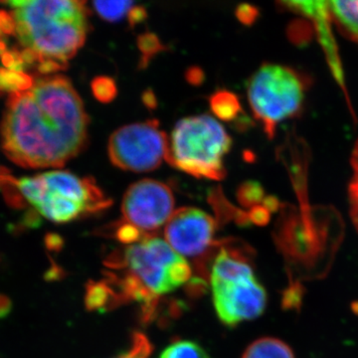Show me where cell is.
Listing matches in <instances>:
<instances>
[{
    "instance_id": "cell-1",
    "label": "cell",
    "mask_w": 358,
    "mask_h": 358,
    "mask_svg": "<svg viewBox=\"0 0 358 358\" xmlns=\"http://www.w3.org/2000/svg\"><path fill=\"white\" fill-rule=\"evenodd\" d=\"M89 117L69 78H36L31 89L9 94L0 122L4 154L24 169L62 167L88 143Z\"/></svg>"
},
{
    "instance_id": "cell-2",
    "label": "cell",
    "mask_w": 358,
    "mask_h": 358,
    "mask_svg": "<svg viewBox=\"0 0 358 358\" xmlns=\"http://www.w3.org/2000/svg\"><path fill=\"white\" fill-rule=\"evenodd\" d=\"M1 3L13 10L16 36L23 48L33 49L40 58L68 65L88 36L90 10L85 1L13 0Z\"/></svg>"
},
{
    "instance_id": "cell-3",
    "label": "cell",
    "mask_w": 358,
    "mask_h": 358,
    "mask_svg": "<svg viewBox=\"0 0 358 358\" xmlns=\"http://www.w3.org/2000/svg\"><path fill=\"white\" fill-rule=\"evenodd\" d=\"M117 265L127 271L122 288L128 296L140 301L171 293L189 281L192 275L187 260L157 236L129 244Z\"/></svg>"
},
{
    "instance_id": "cell-4",
    "label": "cell",
    "mask_w": 358,
    "mask_h": 358,
    "mask_svg": "<svg viewBox=\"0 0 358 358\" xmlns=\"http://www.w3.org/2000/svg\"><path fill=\"white\" fill-rule=\"evenodd\" d=\"M232 147L222 124L209 115H192L176 122L171 138L166 160L183 173L197 178L222 180L224 159Z\"/></svg>"
},
{
    "instance_id": "cell-5",
    "label": "cell",
    "mask_w": 358,
    "mask_h": 358,
    "mask_svg": "<svg viewBox=\"0 0 358 358\" xmlns=\"http://www.w3.org/2000/svg\"><path fill=\"white\" fill-rule=\"evenodd\" d=\"M210 285L216 315L225 326L257 319L265 310V289L240 254L221 249L212 264Z\"/></svg>"
},
{
    "instance_id": "cell-6",
    "label": "cell",
    "mask_w": 358,
    "mask_h": 358,
    "mask_svg": "<svg viewBox=\"0 0 358 358\" xmlns=\"http://www.w3.org/2000/svg\"><path fill=\"white\" fill-rule=\"evenodd\" d=\"M305 92V80L287 66L268 63L252 75L247 84L250 108L268 138H274L278 124L300 112Z\"/></svg>"
},
{
    "instance_id": "cell-7",
    "label": "cell",
    "mask_w": 358,
    "mask_h": 358,
    "mask_svg": "<svg viewBox=\"0 0 358 358\" xmlns=\"http://www.w3.org/2000/svg\"><path fill=\"white\" fill-rule=\"evenodd\" d=\"M169 138L157 120L134 122L110 136L108 155L113 166L133 173H150L166 159Z\"/></svg>"
},
{
    "instance_id": "cell-8",
    "label": "cell",
    "mask_w": 358,
    "mask_h": 358,
    "mask_svg": "<svg viewBox=\"0 0 358 358\" xmlns=\"http://www.w3.org/2000/svg\"><path fill=\"white\" fill-rule=\"evenodd\" d=\"M174 196L169 185L155 179H141L131 185L122 202V223L143 237L152 236L173 215Z\"/></svg>"
},
{
    "instance_id": "cell-9",
    "label": "cell",
    "mask_w": 358,
    "mask_h": 358,
    "mask_svg": "<svg viewBox=\"0 0 358 358\" xmlns=\"http://www.w3.org/2000/svg\"><path fill=\"white\" fill-rule=\"evenodd\" d=\"M215 219L195 207L176 209L164 226V240L183 258H196L214 245Z\"/></svg>"
},
{
    "instance_id": "cell-10",
    "label": "cell",
    "mask_w": 358,
    "mask_h": 358,
    "mask_svg": "<svg viewBox=\"0 0 358 358\" xmlns=\"http://www.w3.org/2000/svg\"><path fill=\"white\" fill-rule=\"evenodd\" d=\"M327 6L339 31L358 44V1H329Z\"/></svg>"
},
{
    "instance_id": "cell-11",
    "label": "cell",
    "mask_w": 358,
    "mask_h": 358,
    "mask_svg": "<svg viewBox=\"0 0 358 358\" xmlns=\"http://www.w3.org/2000/svg\"><path fill=\"white\" fill-rule=\"evenodd\" d=\"M242 358H294V355L284 341L274 338H263L250 345Z\"/></svg>"
},
{
    "instance_id": "cell-12",
    "label": "cell",
    "mask_w": 358,
    "mask_h": 358,
    "mask_svg": "<svg viewBox=\"0 0 358 358\" xmlns=\"http://www.w3.org/2000/svg\"><path fill=\"white\" fill-rule=\"evenodd\" d=\"M209 103L214 115L224 122L235 121L243 112L238 96L227 90H219L212 94Z\"/></svg>"
},
{
    "instance_id": "cell-13",
    "label": "cell",
    "mask_w": 358,
    "mask_h": 358,
    "mask_svg": "<svg viewBox=\"0 0 358 358\" xmlns=\"http://www.w3.org/2000/svg\"><path fill=\"white\" fill-rule=\"evenodd\" d=\"M34 78L24 72H16L0 68V95L2 93L25 92L32 88Z\"/></svg>"
},
{
    "instance_id": "cell-14",
    "label": "cell",
    "mask_w": 358,
    "mask_h": 358,
    "mask_svg": "<svg viewBox=\"0 0 358 358\" xmlns=\"http://www.w3.org/2000/svg\"><path fill=\"white\" fill-rule=\"evenodd\" d=\"M134 6V1H95L93 3L96 14L108 22H119L128 18Z\"/></svg>"
},
{
    "instance_id": "cell-15",
    "label": "cell",
    "mask_w": 358,
    "mask_h": 358,
    "mask_svg": "<svg viewBox=\"0 0 358 358\" xmlns=\"http://www.w3.org/2000/svg\"><path fill=\"white\" fill-rule=\"evenodd\" d=\"M17 187L26 201L29 202L35 208L43 197L46 190V180L43 174H38L34 178H23L17 180Z\"/></svg>"
},
{
    "instance_id": "cell-16",
    "label": "cell",
    "mask_w": 358,
    "mask_h": 358,
    "mask_svg": "<svg viewBox=\"0 0 358 358\" xmlns=\"http://www.w3.org/2000/svg\"><path fill=\"white\" fill-rule=\"evenodd\" d=\"M159 358H209L201 346L190 341H174L167 346Z\"/></svg>"
},
{
    "instance_id": "cell-17",
    "label": "cell",
    "mask_w": 358,
    "mask_h": 358,
    "mask_svg": "<svg viewBox=\"0 0 358 358\" xmlns=\"http://www.w3.org/2000/svg\"><path fill=\"white\" fill-rule=\"evenodd\" d=\"M352 176L350 179L348 195H350V217L358 231V140L355 143L350 157Z\"/></svg>"
},
{
    "instance_id": "cell-18",
    "label": "cell",
    "mask_w": 358,
    "mask_h": 358,
    "mask_svg": "<svg viewBox=\"0 0 358 358\" xmlns=\"http://www.w3.org/2000/svg\"><path fill=\"white\" fill-rule=\"evenodd\" d=\"M237 197L240 203L250 208L259 206V203L265 199L262 186L255 181H247L240 185Z\"/></svg>"
},
{
    "instance_id": "cell-19",
    "label": "cell",
    "mask_w": 358,
    "mask_h": 358,
    "mask_svg": "<svg viewBox=\"0 0 358 358\" xmlns=\"http://www.w3.org/2000/svg\"><path fill=\"white\" fill-rule=\"evenodd\" d=\"M92 92L99 102L108 103L112 102L117 94V85L114 79L107 76H99L92 81Z\"/></svg>"
},
{
    "instance_id": "cell-20",
    "label": "cell",
    "mask_w": 358,
    "mask_h": 358,
    "mask_svg": "<svg viewBox=\"0 0 358 358\" xmlns=\"http://www.w3.org/2000/svg\"><path fill=\"white\" fill-rule=\"evenodd\" d=\"M138 49L141 52V67H145L150 59L164 48L157 35L152 34V33L141 35L138 39Z\"/></svg>"
},
{
    "instance_id": "cell-21",
    "label": "cell",
    "mask_w": 358,
    "mask_h": 358,
    "mask_svg": "<svg viewBox=\"0 0 358 358\" xmlns=\"http://www.w3.org/2000/svg\"><path fill=\"white\" fill-rule=\"evenodd\" d=\"M2 65L7 68V70L23 72L26 69L23 59L21 57L20 51L16 47H13L10 51H7L0 57Z\"/></svg>"
},
{
    "instance_id": "cell-22",
    "label": "cell",
    "mask_w": 358,
    "mask_h": 358,
    "mask_svg": "<svg viewBox=\"0 0 358 358\" xmlns=\"http://www.w3.org/2000/svg\"><path fill=\"white\" fill-rule=\"evenodd\" d=\"M301 301H303V287L298 282H294L286 289L282 303L287 308H300Z\"/></svg>"
},
{
    "instance_id": "cell-23",
    "label": "cell",
    "mask_w": 358,
    "mask_h": 358,
    "mask_svg": "<svg viewBox=\"0 0 358 358\" xmlns=\"http://www.w3.org/2000/svg\"><path fill=\"white\" fill-rule=\"evenodd\" d=\"M150 350L148 341L143 336H136L131 350L117 358H147Z\"/></svg>"
},
{
    "instance_id": "cell-24",
    "label": "cell",
    "mask_w": 358,
    "mask_h": 358,
    "mask_svg": "<svg viewBox=\"0 0 358 358\" xmlns=\"http://www.w3.org/2000/svg\"><path fill=\"white\" fill-rule=\"evenodd\" d=\"M236 16L240 22L250 25L255 22L256 18L258 17V10L250 4H241L237 7Z\"/></svg>"
},
{
    "instance_id": "cell-25",
    "label": "cell",
    "mask_w": 358,
    "mask_h": 358,
    "mask_svg": "<svg viewBox=\"0 0 358 358\" xmlns=\"http://www.w3.org/2000/svg\"><path fill=\"white\" fill-rule=\"evenodd\" d=\"M67 68L68 65L47 58H40L38 65H37V70L42 75L53 74L59 71H64Z\"/></svg>"
},
{
    "instance_id": "cell-26",
    "label": "cell",
    "mask_w": 358,
    "mask_h": 358,
    "mask_svg": "<svg viewBox=\"0 0 358 358\" xmlns=\"http://www.w3.org/2000/svg\"><path fill=\"white\" fill-rule=\"evenodd\" d=\"M0 30L6 35L16 36V22L13 14L0 9Z\"/></svg>"
},
{
    "instance_id": "cell-27",
    "label": "cell",
    "mask_w": 358,
    "mask_h": 358,
    "mask_svg": "<svg viewBox=\"0 0 358 358\" xmlns=\"http://www.w3.org/2000/svg\"><path fill=\"white\" fill-rule=\"evenodd\" d=\"M271 212L265 206H256L251 208L248 213L249 220L258 225H265L270 220Z\"/></svg>"
},
{
    "instance_id": "cell-28",
    "label": "cell",
    "mask_w": 358,
    "mask_h": 358,
    "mask_svg": "<svg viewBox=\"0 0 358 358\" xmlns=\"http://www.w3.org/2000/svg\"><path fill=\"white\" fill-rule=\"evenodd\" d=\"M147 16L148 13L145 7L138 6L136 4V6H134V8L131 9V13L129 14V24L131 25V27H134V26L143 22V20L147 18Z\"/></svg>"
},
{
    "instance_id": "cell-29",
    "label": "cell",
    "mask_w": 358,
    "mask_h": 358,
    "mask_svg": "<svg viewBox=\"0 0 358 358\" xmlns=\"http://www.w3.org/2000/svg\"><path fill=\"white\" fill-rule=\"evenodd\" d=\"M20 53L26 68L32 67L35 64L38 65L40 55L36 51L33 50L31 48H23Z\"/></svg>"
},
{
    "instance_id": "cell-30",
    "label": "cell",
    "mask_w": 358,
    "mask_h": 358,
    "mask_svg": "<svg viewBox=\"0 0 358 358\" xmlns=\"http://www.w3.org/2000/svg\"><path fill=\"white\" fill-rule=\"evenodd\" d=\"M7 47H8V41L7 40H0V57L7 52Z\"/></svg>"
},
{
    "instance_id": "cell-31",
    "label": "cell",
    "mask_w": 358,
    "mask_h": 358,
    "mask_svg": "<svg viewBox=\"0 0 358 358\" xmlns=\"http://www.w3.org/2000/svg\"><path fill=\"white\" fill-rule=\"evenodd\" d=\"M0 40H7L6 35L0 30Z\"/></svg>"
}]
</instances>
